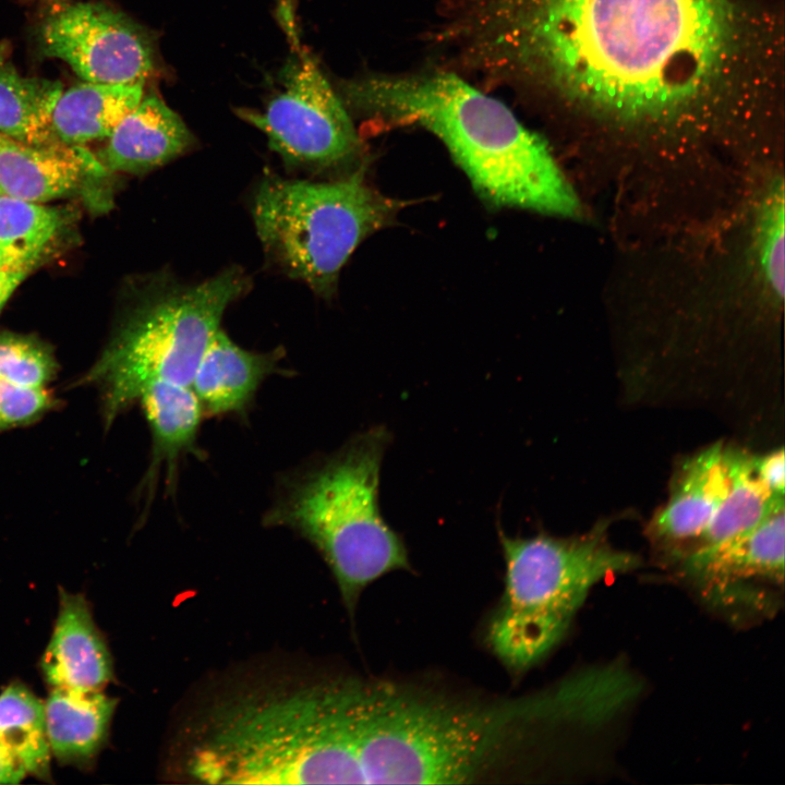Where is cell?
I'll list each match as a JSON object with an SVG mask.
<instances>
[{
	"label": "cell",
	"instance_id": "1",
	"mask_svg": "<svg viewBox=\"0 0 785 785\" xmlns=\"http://www.w3.org/2000/svg\"><path fill=\"white\" fill-rule=\"evenodd\" d=\"M464 70L519 96L534 86L624 111L698 90L724 47L723 0H457Z\"/></svg>",
	"mask_w": 785,
	"mask_h": 785
},
{
	"label": "cell",
	"instance_id": "2",
	"mask_svg": "<svg viewBox=\"0 0 785 785\" xmlns=\"http://www.w3.org/2000/svg\"><path fill=\"white\" fill-rule=\"evenodd\" d=\"M338 93L364 117L433 133L495 206L564 217L580 212L546 143L503 101L454 71L365 72L345 81Z\"/></svg>",
	"mask_w": 785,
	"mask_h": 785
},
{
	"label": "cell",
	"instance_id": "3",
	"mask_svg": "<svg viewBox=\"0 0 785 785\" xmlns=\"http://www.w3.org/2000/svg\"><path fill=\"white\" fill-rule=\"evenodd\" d=\"M389 443L383 426L354 436L290 478L265 516L267 524L299 533L319 552L350 612L369 584L411 567L401 536L379 509L381 467Z\"/></svg>",
	"mask_w": 785,
	"mask_h": 785
},
{
	"label": "cell",
	"instance_id": "4",
	"mask_svg": "<svg viewBox=\"0 0 785 785\" xmlns=\"http://www.w3.org/2000/svg\"><path fill=\"white\" fill-rule=\"evenodd\" d=\"M498 534L505 589L485 637L500 663L517 673L558 644L595 584L639 564L636 555L614 547L602 528L573 538Z\"/></svg>",
	"mask_w": 785,
	"mask_h": 785
},
{
	"label": "cell",
	"instance_id": "5",
	"mask_svg": "<svg viewBox=\"0 0 785 785\" xmlns=\"http://www.w3.org/2000/svg\"><path fill=\"white\" fill-rule=\"evenodd\" d=\"M247 288L235 266L197 283L161 278L85 376L101 391L106 420L136 403L153 383L190 387L225 311Z\"/></svg>",
	"mask_w": 785,
	"mask_h": 785
},
{
	"label": "cell",
	"instance_id": "6",
	"mask_svg": "<svg viewBox=\"0 0 785 785\" xmlns=\"http://www.w3.org/2000/svg\"><path fill=\"white\" fill-rule=\"evenodd\" d=\"M394 212V203L375 192L360 170L327 182L268 173L252 205L269 261L323 297L331 295L352 252Z\"/></svg>",
	"mask_w": 785,
	"mask_h": 785
},
{
	"label": "cell",
	"instance_id": "7",
	"mask_svg": "<svg viewBox=\"0 0 785 785\" xmlns=\"http://www.w3.org/2000/svg\"><path fill=\"white\" fill-rule=\"evenodd\" d=\"M239 114L266 135L290 168L322 170L351 160L360 150L348 108L306 51L285 64L280 88L262 111Z\"/></svg>",
	"mask_w": 785,
	"mask_h": 785
},
{
	"label": "cell",
	"instance_id": "8",
	"mask_svg": "<svg viewBox=\"0 0 785 785\" xmlns=\"http://www.w3.org/2000/svg\"><path fill=\"white\" fill-rule=\"evenodd\" d=\"M45 55L62 60L86 82L144 84L154 71L148 35L106 5L77 2L52 11L39 29Z\"/></svg>",
	"mask_w": 785,
	"mask_h": 785
},
{
	"label": "cell",
	"instance_id": "9",
	"mask_svg": "<svg viewBox=\"0 0 785 785\" xmlns=\"http://www.w3.org/2000/svg\"><path fill=\"white\" fill-rule=\"evenodd\" d=\"M59 612L40 667L51 688L100 691L113 677L112 659L81 593L59 589Z\"/></svg>",
	"mask_w": 785,
	"mask_h": 785
},
{
	"label": "cell",
	"instance_id": "10",
	"mask_svg": "<svg viewBox=\"0 0 785 785\" xmlns=\"http://www.w3.org/2000/svg\"><path fill=\"white\" fill-rule=\"evenodd\" d=\"M107 171L84 146L26 144L0 134V192L44 203L78 191Z\"/></svg>",
	"mask_w": 785,
	"mask_h": 785
},
{
	"label": "cell",
	"instance_id": "11",
	"mask_svg": "<svg viewBox=\"0 0 785 785\" xmlns=\"http://www.w3.org/2000/svg\"><path fill=\"white\" fill-rule=\"evenodd\" d=\"M97 159L107 172L141 174L184 154L194 137L159 96H143L106 138Z\"/></svg>",
	"mask_w": 785,
	"mask_h": 785
},
{
	"label": "cell",
	"instance_id": "12",
	"mask_svg": "<svg viewBox=\"0 0 785 785\" xmlns=\"http://www.w3.org/2000/svg\"><path fill=\"white\" fill-rule=\"evenodd\" d=\"M730 484L729 449L714 444L688 458L676 474L669 497L650 529L666 541L700 539Z\"/></svg>",
	"mask_w": 785,
	"mask_h": 785
},
{
	"label": "cell",
	"instance_id": "13",
	"mask_svg": "<svg viewBox=\"0 0 785 785\" xmlns=\"http://www.w3.org/2000/svg\"><path fill=\"white\" fill-rule=\"evenodd\" d=\"M785 510L777 509L752 529L726 541L697 546L684 563L688 575L724 588L748 579L783 583Z\"/></svg>",
	"mask_w": 785,
	"mask_h": 785
},
{
	"label": "cell",
	"instance_id": "14",
	"mask_svg": "<svg viewBox=\"0 0 785 785\" xmlns=\"http://www.w3.org/2000/svg\"><path fill=\"white\" fill-rule=\"evenodd\" d=\"M281 349L241 348L219 329L206 348L191 383L204 414H243L263 381L278 372Z\"/></svg>",
	"mask_w": 785,
	"mask_h": 785
},
{
	"label": "cell",
	"instance_id": "15",
	"mask_svg": "<svg viewBox=\"0 0 785 785\" xmlns=\"http://www.w3.org/2000/svg\"><path fill=\"white\" fill-rule=\"evenodd\" d=\"M117 704L102 690L51 688L44 702L51 756L63 765L93 768L108 741Z\"/></svg>",
	"mask_w": 785,
	"mask_h": 785
},
{
	"label": "cell",
	"instance_id": "16",
	"mask_svg": "<svg viewBox=\"0 0 785 785\" xmlns=\"http://www.w3.org/2000/svg\"><path fill=\"white\" fill-rule=\"evenodd\" d=\"M55 360L40 342L0 334V433L39 419L52 406Z\"/></svg>",
	"mask_w": 785,
	"mask_h": 785
},
{
	"label": "cell",
	"instance_id": "17",
	"mask_svg": "<svg viewBox=\"0 0 785 785\" xmlns=\"http://www.w3.org/2000/svg\"><path fill=\"white\" fill-rule=\"evenodd\" d=\"M148 422L153 447L147 484L164 469L172 483L178 462L196 449L203 409L191 387L156 382L146 386L137 401Z\"/></svg>",
	"mask_w": 785,
	"mask_h": 785
},
{
	"label": "cell",
	"instance_id": "18",
	"mask_svg": "<svg viewBox=\"0 0 785 785\" xmlns=\"http://www.w3.org/2000/svg\"><path fill=\"white\" fill-rule=\"evenodd\" d=\"M143 84L84 82L62 90L51 114L56 137L70 146L107 138L141 101Z\"/></svg>",
	"mask_w": 785,
	"mask_h": 785
},
{
	"label": "cell",
	"instance_id": "19",
	"mask_svg": "<svg viewBox=\"0 0 785 785\" xmlns=\"http://www.w3.org/2000/svg\"><path fill=\"white\" fill-rule=\"evenodd\" d=\"M62 90L58 81L24 76L9 63H0V134L32 145L62 143L51 128Z\"/></svg>",
	"mask_w": 785,
	"mask_h": 785
},
{
	"label": "cell",
	"instance_id": "20",
	"mask_svg": "<svg viewBox=\"0 0 785 785\" xmlns=\"http://www.w3.org/2000/svg\"><path fill=\"white\" fill-rule=\"evenodd\" d=\"M729 488L698 546L739 535L784 508V496L771 492L756 475L753 456L729 449Z\"/></svg>",
	"mask_w": 785,
	"mask_h": 785
},
{
	"label": "cell",
	"instance_id": "21",
	"mask_svg": "<svg viewBox=\"0 0 785 785\" xmlns=\"http://www.w3.org/2000/svg\"><path fill=\"white\" fill-rule=\"evenodd\" d=\"M0 742L27 774L51 782V751L44 702L22 683L0 693Z\"/></svg>",
	"mask_w": 785,
	"mask_h": 785
},
{
	"label": "cell",
	"instance_id": "22",
	"mask_svg": "<svg viewBox=\"0 0 785 785\" xmlns=\"http://www.w3.org/2000/svg\"><path fill=\"white\" fill-rule=\"evenodd\" d=\"M61 225L55 208L0 192V245L22 265L35 266Z\"/></svg>",
	"mask_w": 785,
	"mask_h": 785
},
{
	"label": "cell",
	"instance_id": "23",
	"mask_svg": "<svg viewBox=\"0 0 785 785\" xmlns=\"http://www.w3.org/2000/svg\"><path fill=\"white\" fill-rule=\"evenodd\" d=\"M784 184L776 180L762 198L756 226L760 277L774 301L784 297Z\"/></svg>",
	"mask_w": 785,
	"mask_h": 785
},
{
	"label": "cell",
	"instance_id": "24",
	"mask_svg": "<svg viewBox=\"0 0 785 785\" xmlns=\"http://www.w3.org/2000/svg\"><path fill=\"white\" fill-rule=\"evenodd\" d=\"M753 470L766 488L774 494L784 496L785 461L783 448L761 457H753Z\"/></svg>",
	"mask_w": 785,
	"mask_h": 785
},
{
	"label": "cell",
	"instance_id": "25",
	"mask_svg": "<svg viewBox=\"0 0 785 785\" xmlns=\"http://www.w3.org/2000/svg\"><path fill=\"white\" fill-rule=\"evenodd\" d=\"M26 775L22 764L0 742V784H17Z\"/></svg>",
	"mask_w": 785,
	"mask_h": 785
},
{
	"label": "cell",
	"instance_id": "26",
	"mask_svg": "<svg viewBox=\"0 0 785 785\" xmlns=\"http://www.w3.org/2000/svg\"><path fill=\"white\" fill-rule=\"evenodd\" d=\"M29 269L0 270V312L14 290L24 280Z\"/></svg>",
	"mask_w": 785,
	"mask_h": 785
},
{
	"label": "cell",
	"instance_id": "27",
	"mask_svg": "<svg viewBox=\"0 0 785 785\" xmlns=\"http://www.w3.org/2000/svg\"><path fill=\"white\" fill-rule=\"evenodd\" d=\"M29 269L32 268L22 265L20 262H17L12 255H10L1 245H0V270H7V269Z\"/></svg>",
	"mask_w": 785,
	"mask_h": 785
}]
</instances>
